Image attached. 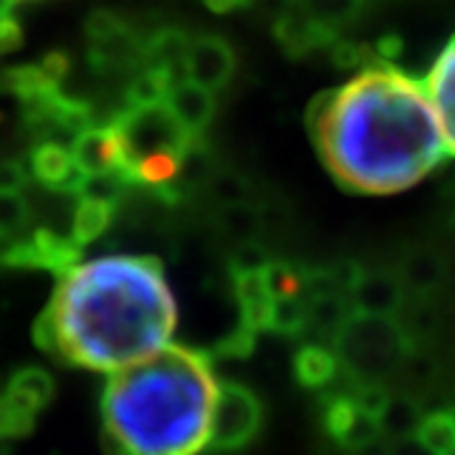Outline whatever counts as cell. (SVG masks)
<instances>
[{
	"mask_svg": "<svg viewBox=\"0 0 455 455\" xmlns=\"http://www.w3.org/2000/svg\"><path fill=\"white\" fill-rule=\"evenodd\" d=\"M307 130L331 178L349 193L392 196L443 160V130L425 86L387 61L311 99Z\"/></svg>",
	"mask_w": 455,
	"mask_h": 455,
	"instance_id": "6da1fadb",
	"label": "cell"
},
{
	"mask_svg": "<svg viewBox=\"0 0 455 455\" xmlns=\"http://www.w3.org/2000/svg\"><path fill=\"white\" fill-rule=\"evenodd\" d=\"M178 301L152 256H104L74 266L33 324L41 352L66 367L119 372L164 349Z\"/></svg>",
	"mask_w": 455,
	"mask_h": 455,
	"instance_id": "7a4b0ae2",
	"label": "cell"
},
{
	"mask_svg": "<svg viewBox=\"0 0 455 455\" xmlns=\"http://www.w3.org/2000/svg\"><path fill=\"white\" fill-rule=\"evenodd\" d=\"M218 379L203 349L167 344L109 374L101 390V445L109 455H197L211 443Z\"/></svg>",
	"mask_w": 455,
	"mask_h": 455,
	"instance_id": "3957f363",
	"label": "cell"
},
{
	"mask_svg": "<svg viewBox=\"0 0 455 455\" xmlns=\"http://www.w3.org/2000/svg\"><path fill=\"white\" fill-rule=\"evenodd\" d=\"M341 374L357 385H385L410 357L415 339L400 316L352 311L331 341Z\"/></svg>",
	"mask_w": 455,
	"mask_h": 455,
	"instance_id": "277c9868",
	"label": "cell"
},
{
	"mask_svg": "<svg viewBox=\"0 0 455 455\" xmlns=\"http://www.w3.org/2000/svg\"><path fill=\"white\" fill-rule=\"evenodd\" d=\"M112 124L122 142V178L127 182H130L132 167L152 152L170 149L188 157L196 147H200L197 140L182 130V124L164 101L127 104V109H122V114L114 116Z\"/></svg>",
	"mask_w": 455,
	"mask_h": 455,
	"instance_id": "5b68a950",
	"label": "cell"
},
{
	"mask_svg": "<svg viewBox=\"0 0 455 455\" xmlns=\"http://www.w3.org/2000/svg\"><path fill=\"white\" fill-rule=\"evenodd\" d=\"M263 425V403L248 385L223 379L218 382L212 407L211 445L218 453H230L251 445Z\"/></svg>",
	"mask_w": 455,
	"mask_h": 455,
	"instance_id": "8992f818",
	"label": "cell"
},
{
	"mask_svg": "<svg viewBox=\"0 0 455 455\" xmlns=\"http://www.w3.org/2000/svg\"><path fill=\"white\" fill-rule=\"evenodd\" d=\"M322 425L326 438L347 451H362L385 435L382 420L355 397L352 387L326 390L322 397Z\"/></svg>",
	"mask_w": 455,
	"mask_h": 455,
	"instance_id": "52a82bcc",
	"label": "cell"
},
{
	"mask_svg": "<svg viewBox=\"0 0 455 455\" xmlns=\"http://www.w3.org/2000/svg\"><path fill=\"white\" fill-rule=\"evenodd\" d=\"M89 59L99 71L142 66V38L112 11H97L86 20Z\"/></svg>",
	"mask_w": 455,
	"mask_h": 455,
	"instance_id": "ba28073f",
	"label": "cell"
},
{
	"mask_svg": "<svg viewBox=\"0 0 455 455\" xmlns=\"http://www.w3.org/2000/svg\"><path fill=\"white\" fill-rule=\"evenodd\" d=\"M235 74V51L220 36H196L190 38L185 56V79L200 84L211 92L223 89Z\"/></svg>",
	"mask_w": 455,
	"mask_h": 455,
	"instance_id": "9c48e42d",
	"label": "cell"
},
{
	"mask_svg": "<svg viewBox=\"0 0 455 455\" xmlns=\"http://www.w3.org/2000/svg\"><path fill=\"white\" fill-rule=\"evenodd\" d=\"M405 296V283L397 276V271L362 268L349 291V307L352 311L372 316H400Z\"/></svg>",
	"mask_w": 455,
	"mask_h": 455,
	"instance_id": "30bf717a",
	"label": "cell"
},
{
	"mask_svg": "<svg viewBox=\"0 0 455 455\" xmlns=\"http://www.w3.org/2000/svg\"><path fill=\"white\" fill-rule=\"evenodd\" d=\"M71 157L84 178L122 175V142L114 124H92L82 130L71 142Z\"/></svg>",
	"mask_w": 455,
	"mask_h": 455,
	"instance_id": "8fae6325",
	"label": "cell"
},
{
	"mask_svg": "<svg viewBox=\"0 0 455 455\" xmlns=\"http://www.w3.org/2000/svg\"><path fill=\"white\" fill-rule=\"evenodd\" d=\"M274 36L281 44V49L286 51L291 59H301V56H309L314 51L329 49L339 38L337 28H331L324 20L311 16L304 8V3L296 8H289L283 16L278 18L276 26H274Z\"/></svg>",
	"mask_w": 455,
	"mask_h": 455,
	"instance_id": "7c38bea8",
	"label": "cell"
},
{
	"mask_svg": "<svg viewBox=\"0 0 455 455\" xmlns=\"http://www.w3.org/2000/svg\"><path fill=\"white\" fill-rule=\"evenodd\" d=\"M230 274V286L233 296L241 311V322L248 331L260 334L271 331V319H274V293L266 281V266L263 268H251V271H228Z\"/></svg>",
	"mask_w": 455,
	"mask_h": 455,
	"instance_id": "4fadbf2b",
	"label": "cell"
},
{
	"mask_svg": "<svg viewBox=\"0 0 455 455\" xmlns=\"http://www.w3.org/2000/svg\"><path fill=\"white\" fill-rule=\"evenodd\" d=\"M28 167L33 178L53 193L76 197L84 182V175L76 170V163L71 157V149H66L64 142H38L31 149Z\"/></svg>",
	"mask_w": 455,
	"mask_h": 455,
	"instance_id": "5bb4252c",
	"label": "cell"
},
{
	"mask_svg": "<svg viewBox=\"0 0 455 455\" xmlns=\"http://www.w3.org/2000/svg\"><path fill=\"white\" fill-rule=\"evenodd\" d=\"M425 92L438 114L445 147L455 157V36L430 68L425 79Z\"/></svg>",
	"mask_w": 455,
	"mask_h": 455,
	"instance_id": "9a60e30c",
	"label": "cell"
},
{
	"mask_svg": "<svg viewBox=\"0 0 455 455\" xmlns=\"http://www.w3.org/2000/svg\"><path fill=\"white\" fill-rule=\"evenodd\" d=\"M164 104L170 107V112L175 114L182 130L188 132L193 140L203 142V134L208 132L212 116H215V97H212L211 89L190 82V79H180L170 89Z\"/></svg>",
	"mask_w": 455,
	"mask_h": 455,
	"instance_id": "2e32d148",
	"label": "cell"
},
{
	"mask_svg": "<svg viewBox=\"0 0 455 455\" xmlns=\"http://www.w3.org/2000/svg\"><path fill=\"white\" fill-rule=\"evenodd\" d=\"M293 374L296 382L307 390H331L339 379L341 364L337 352L326 341H307L293 355Z\"/></svg>",
	"mask_w": 455,
	"mask_h": 455,
	"instance_id": "e0dca14e",
	"label": "cell"
},
{
	"mask_svg": "<svg viewBox=\"0 0 455 455\" xmlns=\"http://www.w3.org/2000/svg\"><path fill=\"white\" fill-rule=\"evenodd\" d=\"M56 392H59L56 377L46 367H38V364L18 367L5 382V395L36 415H41L56 400Z\"/></svg>",
	"mask_w": 455,
	"mask_h": 455,
	"instance_id": "ac0fdd59",
	"label": "cell"
},
{
	"mask_svg": "<svg viewBox=\"0 0 455 455\" xmlns=\"http://www.w3.org/2000/svg\"><path fill=\"white\" fill-rule=\"evenodd\" d=\"M448 266L433 248H415L410 251L403 260V266L397 268V276L403 278L405 291L418 296V299H427L438 291L445 281Z\"/></svg>",
	"mask_w": 455,
	"mask_h": 455,
	"instance_id": "d6986e66",
	"label": "cell"
},
{
	"mask_svg": "<svg viewBox=\"0 0 455 455\" xmlns=\"http://www.w3.org/2000/svg\"><path fill=\"white\" fill-rule=\"evenodd\" d=\"M190 36L180 28H160L142 38V66L167 71L175 79H185V56Z\"/></svg>",
	"mask_w": 455,
	"mask_h": 455,
	"instance_id": "ffe728a7",
	"label": "cell"
},
{
	"mask_svg": "<svg viewBox=\"0 0 455 455\" xmlns=\"http://www.w3.org/2000/svg\"><path fill=\"white\" fill-rule=\"evenodd\" d=\"M114 208L116 205L97 200V197L76 196V205H74V215H71V238L82 245L99 241L112 226Z\"/></svg>",
	"mask_w": 455,
	"mask_h": 455,
	"instance_id": "44dd1931",
	"label": "cell"
},
{
	"mask_svg": "<svg viewBox=\"0 0 455 455\" xmlns=\"http://www.w3.org/2000/svg\"><path fill=\"white\" fill-rule=\"evenodd\" d=\"M59 86L61 84L53 82L41 64L11 66V68L0 71V94H11V97L20 99V104L44 97Z\"/></svg>",
	"mask_w": 455,
	"mask_h": 455,
	"instance_id": "7402d4cb",
	"label": "cell"
},
{
	"mask_svg": "<svg viewBox=\"0 0 455 455\" xmlns=\"http://www.w3.org/2000/svg\"><path fill=\"white\" fill-rule=\"evenodd\" d=\"M412 438L433 455H455V410L425 412Z\"/></svg>",
	"mask_w": 455,
	"mask_h": 455,
	"instance_id": "603a6c76",
	"label": "cell"
},
{
	"mask_svg": "<svg viewBox=\"0 0 455 455\" xmlns=\"http://www.w3.org/2000/svg\"><path fill=\"white\" fill-rule=\"evenodd\" d=\"M178 84L175 76L167 71L152 68V66H140L134 79L127 86V104H160L167 99L170 89Z\"/></svg>",
	"mask_w": 455,
	"mask_h": 455,
	"instance_id": "cb8c5ba5",
	"label": "cell"
},
{
	"mask_svg": "<svg viewBox=\"0 0 455 455\" xmlns=\"http://www.w3.org/2000/svg\"><path fill=\"white\" fill-rule=\"evenodd\" d=\"M423 410L415 400L410 397H390L387 403V410L382 415V430L385 435H390L395 440L403 438H412L418 433V425L423 420Z\"/></svg>",
	"mask_w": 455,
	"mask_h": 455,
	"instance_id": "d4e9b609",
	"label": "cell"
},
{
	"mask_svg": "<svg viewBox=\"0 0 455 455\" xmlns=\"http://www.w3.org/2000/svg\"><path fill=\"white\" fill-rule=\"evenodd\" d=\"M38 423V415L18 405L5 392L0 395V445L11 440H23L31 435Z\"/></svg>",
	"mask_w": 455,
	"mask_h": 455,
	"instance_id": "484cf974",
	"label": "cell"
},
{
	"mask_svg": "<svg viewBox=\"0 0 455 455\" xmlns=\"http://www.w3.org/2000/svg\"><path fill=\"white\" fill-rule=\"evenodd\" d=\"M31 226V205L20 190H0V235H16Z\"/></svg>",
	"mask_w": 455,
	"mask_h": 455,
	"instance_id": "4316f807",
	"label": "cell"
},
{
	"mask_svg": "<svg viewBox=\"0 0 455 455\" xmlns=\"http://www.w3.org/2000/svg\"><path fill=\"white\" fill-rule=\"evenodd\" d=\"M367 0H304V8L309 11L311 16L324 20L326 26L337 28L362 13Z\"/></svg>",
	"mask_w": 455,
	"mask_h": 455,
	"instance_id": "83f0119b",
	"label": "cell"
},
{
	"mask_svg": "<svg viewBox=\"0 0 455 455\" xmlns=\"http://www.w3.org/2000/svg\"><path fill=\"white\" fill-rule=\"evenodd\" d=\"M226 226L230 233H235L238 238H243L248 241L253 233H256V228H259V215L253 208H248L245 203H238V205H230L226 211Z\"/></svg>",
	"mask_w": 455,
	"mask_h": 455,
	"instance_id": "f1b7e54d",
	"label": "cell"
},
{
	"mask_svg": "<svg viewBox=\"0 0 455 455\" xmlns=\"http://www.w3.org/2000/svg\"><path fill=\"white\" fill-rule=\"evenodd\" d=\"M28 182V172L18 160L0 157V190H23Z\"/></svg>",
	"mask_w": 455,
	"mask_h": 455,
	"instance_id": "f546056e",
	"label": "cell"
},
{
	"mask_svg": "<svg viewBox=\"0 0 455 455\" xmlns=\"http://www.w3.org/2000/svg\"><path fill=\"white\" fill-rule=\"evenodd\" d=\"M23 44V31L13 18L0 20V59L5 53H13Z\"/></svg>",
	"mask_w": 455,
	"mask_h": 455,
	"instance_id": "4dcf8cb0",
	"label": "cell"
},
{
	"mask_svg": "<svg viewBox=\"0 0 455 455\" xmlns=\"http://www.w3.org/2000/svg\"><path fill=\"white\" fill-rule=\"evenodd\" d=\"M41 66H44V71L49 74L53 82H64V76L68 74V56L66 53H61V51H53V53H49V56H44V61H41Z\"/></svg>",
	"mask_w": 455,
	"mask_h": 455,
	"instance_id": "1f68e13d",
	"label": "cell"
},
{
	"mask_svg": "<svg viewBox=\"0 0 455 455\" xmlns=\"http://www.w3.org/2000/svg\"><path fill=\"white\" fill-rule=\"evenodd\" d=\"M374 53L379 61L395 64V59H400V53H403V41L397 36H382L374 46Z\"/></svg>",
	"mask_w": 455,
	"mask_h": 455,
	"instance_id": "d6a6232c",
	"label": "cell"
},
{
	"mask_svg": "<svg viewBox=\"0 0 455 455\" xmlns=\"http://www.w3.org/2000/svg\"><path fill=\"white\" fill-rule=\"evenodd\" d=\"M203 3L211 8L212 13H230V11H238V8L248 5L251 0H203Z\"/></svg>",
	"mask_w": 455,
	"mask_h": 455,
	"instance_id": "836d02e7",
	"label": "cell"
},
{
	"mask_svg": "<svg viewBox=\"0 0 455 455\" xmlns=\"http://www.w3.org/2000/svg\"><path fill=\"white\" fill-rule=\"evenodd\" d=\"M13 8H16V0H0V20L11 18Z\"/></svg>",
	"mask_w": 455,
	"mask_h": 455,
	"instance_id": "e575fe53",
	"label": "cell"
}]
</instances>
